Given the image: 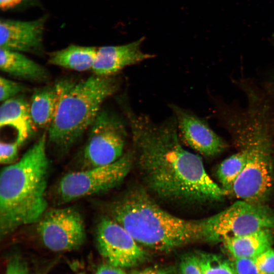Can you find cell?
Masks as SVG:
<instances>
[{
  "label": "cell",
  "mask_w": 274,
  "mask_h": 274,
  "mask_svg": "<svg viewBox=\"0 0 274 274\" xmlns=\"http://www.w3.org/2000/svg\"><path fill=\"white\" fill-rule=\"evenodd\" d=\"M202 274H237L233 263L219 255L197 253Z\"/></svg>",
  "instance_id": "cell-20"
},
{
  "label": "cell",
  "mask_w": 274,
  "mask_h": 274,
  "mask_svg": "<svg viewBox=\"0 0 274 274\" xmlns=\"http://www.w3.org/2000/svg\"><path fill=\"white\" fill-rule=\"evenodd\" d=\"M111 218L122 226L141 245L169 251L205 241L203 220L183 219L167 212L145 189L127 191L111 208Z\"/></svg>",
  "instance_id": "cell-3"
},
{
  "label": "cell",
  "mask_w": 274,
  "mask_h": 274,
  "mask_svg": "<svg viewBox=\"0 0 274 274\" xmlns=\"http://www.w3.org/2000/svg\"><path fill=\"white\" fill-rule=\"evenodd\" d=\"M9 126L15 130V141L21 146L29 138L33 130L29 103L21 96L2 102L0 108V127Z\"/></svg>",
  "instance_id": "cell-14"
},
{
  "label": "cell",
  "mask_w": 274,
  "mask_h": 274,
  "mask_svg": "<svg viewBox=\"0 0 274 274\" xmlns=\"http://www.w3.org/2000/svg\"><path fill=\"white\" fill-rule=\"evenodd\" d=\"M1 71L17 78L42 82L49 78L43 66L25 56L22 53L0 48Z\"/></svg>",
  "instance_id": "cell-15"
},
{
  "label": "cell",
  "mask_w": 274,
  "mask_h": 274,
  "mask_svg": "<svg viewBox=\"0 0 274 274\" xmlns=\"http://www.w3.org/2000/svg\"><path fill=\"white\" fill-rule=\"evenodd\" d=\"M80 274H83V273H80Z\"/></svg>",
  "instance_id": "cell-31"
},
{
  "label": "cell",
  "mask_w": 274,
  "mask_h": 274,
  "mask_svg": "<svg viewBox=\"0 0 274 274\" xmlns=\"http://www.w3.org/2000/svg\"><path fill=\"white\" fill-rule=\"evenodd\" d=\"M142 37L128 44L117 46H105L97 48L92 68L94 74L111 76L125 67L139 63L154 57L143 52Z\"/></svg>",
  "instance_id": "cell-13"
},
{
  "label": "cell",
  "mask_w": 274,
  "mask_h": 274,
  "mask_svg": "<svg viewBox=\"0 0 274 274\" xmlns=\"http://www.w3.org/2000/svg\"><path fill=\"white\" fill-rule=\"evenodd\" d=\"M95 231L97 249L106 263L122 268L134 266L147 258L146 251L112 218L100 220Z\"/></svg>",
  "instance_id": "cell-10"
},
{
  "label": "cell",
  "mask_w": 274,
  "mask_h": 274,
  "mask_svg": "<svg viewBox=\"0 0 274 274\" xmlns=\"http://www.w3.org/2000/svg\"><path fill=\"white\" fill-rule=\"evenodd\" d=\"M23 0H0L1 9L4 11L14 8Z\"/></svg>",
  "instance_id": "cell-29"
},
{
  "label": "cell",
  "mask_w": 274,
  "mask_h": 274,
  "mask_svg": "<svg viewBox=\"0 0 274 274\" xmlns=\"http://www.w3.org/2000/svg\"><path fill=\"white\" fill-rule=\"evenodd\" d=\"M95 274H127L122 268L106 263L100 265Z\"/></svg>",
  "instance_id": "cell-27"
},
{
  "label": "cell",
  "mask_w": 274,
  "mask_h": 274,
  "mask_svg": "<svg viewBox=\"0 0 274 274\" xmlns=\"http://www.w3.org/2000/svg\"><path fill=\"white\" fill-rule=\"evenodd\" d=\"M5 274H30V273L24 260L16 256L8 262Z\"/></svg>",
  "instance_id": "cell-26"
},
{
  "label": "cell",
  "mask_w": 274,
  "mask_h": 274,
  "mask_svg": "<svg viewBox=\"0 0 274 274\" xmlns=\"http://www.w3.org/2000/svg\"><path fill=\"white\" fill-rule=\"evenodd\" d=\"M264 118L252 112L241 128L248 159L230 191L241 200L256 203H262L267 196L273 181L269 127Z\"/></svg>",
  "instance_id": "cell-5"
},
{
  "label": "cell",
  "mask_w": 274,
  "mask_h": 274,
  "mask_svg": "<svg viewBox=\"0 0 274 274\" xmlns=\"http://www.w3.org/2000/svg\"><path fill=\"white\" fill-rule=\"evenodd\" d=\"M170 267H153L133 271L131 274H173Z\"/></svg>",
  "instance_id": "cell-28"
},
{
  "label": "cell",
  "mask_w": 274,
  "mask_h": 274,
  "mask_svg": "<svg viewBox=\"0 0 274 274\" xmlns=\"http://www.w3.org/2000/svg\"><path fill=\"white\" fill-rule=\"evenodd\" d=\"M178 274H202L197 253H189L183 256Z\"/></svg>",
  "instance_id": "cell-22"
},
{
  "label": "cell",
  "mask_w": 274,
  "mask_h": 274,
  "mask_svg": "<svg viewBox=\"0 0 274 274\" xmlns=\"http://www.w3.org/2000/svg\"><path fill=\"white\" fill-rule=\"evenodd\" d=\"M273 44H274V37H273Z\"/></svg>",
  "instance_id": "cell-30"
},
{
  "label": "cell",
  "mask_w": 274,
  "mask_h": 274,
  "mask_svg": "<svg viewBox=\"0 0 274 274\" xmlns=\"http://www.w3.org/2000/svg\"><path fill=\"white\" fill-rule=\"evenodd\" d=\"M19 144L15 141L13 142H1L0 162L5 165H9L16 162L18 157Z\"/></svg>",
  "instance_id": "cell-23"
},
{
  "label": "cell",
  "mask_w": 274,
  "mask_h": 274,
  "mask_svg": "<svg viewBox=\"0 0 274 274\" xmlns=\"http://www.w3.org/2000/svg\"><path fill=\"white\" fill-rule=\"evenodd\" d=\"M59 98L57 82L36 89L31 97L29 109L34 127H49L53 118Z\"/></svg>",
  "instance_id": "cell-17"
},
{
  "label": "cell",
  "mask_w": 274,
  "mask_h": 274,
  "mask_svg": "<svg viewBox=\"0 0 274 274\" xmlns=\"http://www.w3.org/2000/svg\"><path fill=\"white\" fill-rule=\"evenodd\" d=\"M206 242H224L255 231L274 228V214L262 203L240 200L211 217L203 218Z\"/></svg>",
  "instance_id": "cell-6"
},
{
  "label": "cell",
  "mask_w": 274,
  "mask_h": 274,
  "mask_svg": "<svg viewBox=\"0 0 274 274\" xmlns=\"http://www.w3.org/2000/svg\"><path fill=\"white\" fill-rule=\"evenodd\" d=\"M57 83L59 98L48 127V139L66 150L90 128L102 104L117 90L119 84L113 76L95 74L78 82L64 80Z\"/></svg>",
  "instance_id": "cell-4"
},
{
  "label": "cell",
  "mask_w": 274,
  "mask_h": 274,
  "mask_svg": "<svg viewBox=\"0 0 274 274\" xmlns=\"http://www.w3.org/2000/svg\"><path fill=\"white\" fill-rule=\"evenodd\" d=\"M45 19L31 21L1 19L0 48L21 53H34L42 48Z\"/></svg>",
  "instance_id": "cell-12"
},
{
  "label": "cell",
  "mask_w": 274,
  "mask_h": 274,
  "mask_svg": "<svg viewBox=\"0 0 274 274\" xmlns=\"http://www.w3.org/2000/svg\"><path fill=\"white\" fill-rule=\"evenodd\" d=\"M128 123L117 114L100 110L89 128L83 151L84 168L114 163L124 154Z\"/></svg>",
  "instance_id": "cell-8"
},
{
  "label": "cell",
  "mask_w": 274,
  "mask_h": 274,
  "mask_svg": "<svg viewBox=\"0 0 274 274\" xmlns=\"http://www.w3.org/2000/svg\"><path fill=\"white\" fill-rule=\"evenodd\" d=\"M37 231L42 243L54 252L78 249L86 238L83 219L73 208H62L46 211L36 223Z\"/></svg>",
  "instance_id": "cell-9"
},
{
  "label": "cell",
  "mask_w": 274,
  "mask_h": 274,
  "mask_svg": "<svg viewBox=\"0 0 274 274\" xmlns=\"http://www.w3.org/2000/svg\"><path fill=\"white\" fill-rule=\"evenodd\" d=\"M133 159V152H130L113 163L66 174L57 186L58 199L67 202L114 188L127 176Z\"/></svg>",
  "instance_id": "cell-7"
},
{
  "label": "cell",
  "mask_w": 274,
  "mask_h": 274,
  "mask_svg": "<svg viewBox=\"0 0 274 274\" xmlns=\"http://www.w3.org/2000/svg\"><path fill=\"white\" fill-rule=\"evenodd\" d=\"M243 146L240 151L223 160L218 167L217 175L226 193L230 192L247 163L248 150L243 142Z\"/></svg>",
  "instance_id": "cell-19"
},
{
  "label": "cell",
  "mask_w": 274,
  "mask_h": 274,
  "mask_svg": "<svg viewBox=\"0 0 274 274\" xmlns=\"http://www.w3.org/2000/svg\"><path fill=\"white\" fill-rule=\"evenodd\" d=\"M97 48L72 45L52 53L49 62L65 68L84 72L92 70Z\"/></svg>",
  "instance_id": "cell-18"
},
{
  "label": "cell",
  "mask_w": 274,
  "mask_h": 274,
  "mask_svg": "<svg viewBox=\"0 0 274 274\" xmlns=\"http://www.w3.org/2000/svg\"><path fill=\"white\" fill-rule=\"evenodd\" d=\"M170 108L178 130L189 146L206 156H213L224 150L223 140L203 120L175 105H171Z\"/></svg>",
  "instance_id": "cell-11"
},
{
  "label": "cell",
  "mask_w": 274,
  "mask_h": 274,
  "mask_svg": "<svg viewBox=\"0 0 274 274\" xmlns=\"http://www.w3.org/2000/svg\"><path fill=\"white\" fill-rule=\"evenodd\" d=\"M130 129L133 154L146 190L157 197L191 204L219 200L227 193L207 173L199 156L186 150L176 120L156 123L119 100Z\"/></svg>",
  "instance_id": "cell-1"
},
{
  "label": "cell",
  "mask_w": 274,
  "mask_h": 274,
  "mask_svg": "<svg viewBox=\"0 0 274 274\" xmlns=\"http://www.w3.org/2000/svg\"><path fill=\"white\" fill-rule=\"evenodd\" d=\"M254 260L265 274H274V249L269 248L254 258Z\"/></svg>",
  "instance_id": "cell-25"
},
{
  "label": "cell",
  "mask_w": 274,
  "mask_h": 274,
  "mask_svg": "<svg viewBox=\"0 0 274 274\" xmlns=\"http://www.w3.org/2000/svg\"><path fill=\"white\" fill-rule=\"evenodd\" d=\"M272 229L265 228L223 242L234 258H255L271 248Z\"/></svg>",
  "instance_id": "cell-16"
},
{
  "label": "cell",
  "mask_w": 274,
  "mask_h": 274,
  "mask_svg": "<svg viewBox=\"0 0 274 274\" xmlns=\"http://www.w3.org/2000/svg\"><path fill=\"white\" fill-rule=\"evenodd\" d=\"M234 259L233 264L237 274H265L257 266L253 258Z\"/></svg>",
  "instance_id": "cell-24"
},
{
  "label": "cell",
  "mask_w": 274,
  "mask_h": 274,
  "mask_svg": "<svg viewBox=\"0 0 274 274\" xmlns=\"http://www.w3.org/2000/svg\"><path fill=\"white\" fill-rule=\"evenodd\" d=\"M45 133L21 158L7 165L0 176V235L37 223L47 211L49 162Z\"/></svg>",
  "instance_id": "cell-2"
},
{
  "label": "cell",
  "mask_w": 274,
  "mask_h": 274,
  "mask_svg": "<svg viewBox=\"0 0 274 274\" xmlns=\"http://www.w3.org/2000/svg\"><path fill=\"white\" fill-rule=\"evenodd\" d=\"M26 90L25 86L20 83L6 78L0 77V101L3 102L17 95Z\"/></svg>",
  "instance_id": "cell-21"
}]
</instances>
